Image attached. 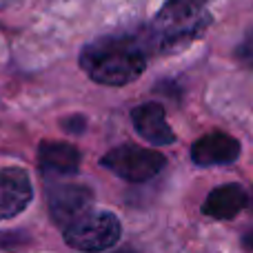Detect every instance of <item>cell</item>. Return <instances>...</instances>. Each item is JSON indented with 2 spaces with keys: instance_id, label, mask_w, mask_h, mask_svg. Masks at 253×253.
Masks as SVG:
<instances>
[{
  "instance_id": "7c38bea8",
  "label": "cell",
  "mask_w": 253,
  "mask_h": 253,
  "mask_svg": "<svg viewBox=\"0 0 253 253\" xmlns=\"http://www.w3.org/2000/svg\"><path fill=\"white\" fill-rule=\"evenodd\" d=\"M242 245H245L247 249H249V251L253 253V227H251L249 231L245 233V238H242Z\"/></svg>"
},
{
  "instance_id": "30bf717a",
  "label": "cell",
  "mask_w": 253,
  "mask_h": 253,
  "mask_svg": "<svg viewBox=\"0 0 253 253\" xmlns=\"http://www.w3.org/2000/svg\"><path fill=\"white\" fill-rule=\"evenodd\" d=\"M80 151L69 142H42L38 149V165L44 175H71L80 167Z\"/></svg>"
},
{
  "instance_id": "52a82bcc",
  "label": "cell",
  "mask_w": 253,
  "mask_h": 253,
  "mask_svg": "<svg viewBox=\"0 0 253 253\" xmlns=\"http://www.w3.org/2000/svg\"><path fill=\"white\" fill-rule=\"evenodd\" d=\"M240 158V142L224 131L202 135L191 147V160L198 167H218L231 165Z\"/></svg>"
},
{
  "instance_id": "4fadbf2b",
  "label": "cell",
  "mask_w": 253,
  "mask_h": 253,
  "mask_svg": "<svg viewBox=\"0 0 253 253\" xmlns=\"http://www.w3.org/2000/svg\"><path fill=\"white\" fill-rule=\"evenodd\" d=\"M180 2H187V4H193V7H202L207 0H180Z\"/></svg>"
},
{
  "instance_id": "8992f818",
  "label": "cell",
  "mask_w": 253,
  "mask_h": 253,
  "mask_svg": "<svg viewBox=\"0 0 253 253\" xmlns=\"http://www.w3.org/2000/svg\"><path fill=\"white\" fill-rule=\"evenodd\" d=\"M34 198L29 173L20 167L0 169V220L20 215Z\"/></svg>"
},
{
  "instance_id": "5bb4252c",
  "label": "cell",
  "mask_w": 253,
  "mask_h": 253,
  "mask_svg": "<svg viewBox=\"0 0 253 253\" xmlns=\"http://www.w3.org/2000/svg\"><path fill=\"white\" fill-rule=\"evenodd\" d=\"M16 0H0V9H4V7H9V4H13Z\"/></svg>"
},
{
  "instance_id": "ba28073f",
  "label": "cell",
  "mask_w": 253,
  "mask_h": 253,
  "mask_svg": "<svg viewBox=\"0 0 253 253\" xmlns=\"http://www.w3.org/2000/svg\"><path fill=\"white\" fill-rule=\"evenodd\" d=\"M131 123L133 129L142 135L147 142L156 147H167L175 142V133L165 118V109L158 102H144L131 111Z\"/></svg>"
},
{
  "instance_id": "7a4b0ae2",
  "label": "cell",
  "mask_w": 253,
  "mask_h": 253,
  "mask_svg": "<svg viewBox=\"0 0 253 253\" xmlns=\"http://www.w3.org/2000/svg\"><path fill=\"white\" fill-rule=\"evenodd\" d=\"M209 20V13L202 7L167 0L149 27L147 42L158 51H173L205 34Z\"/></svg>"
},
{
  "instance_id": "277c9868",
  "label": "cell",
  "mask_w": 253,
  "mask_h": 253,
  "mask_svg": "<svg viewBox=\"0 0 253 253\" xmlns=\"http://www.w3.org/2000/svg\"><path fill=\"white\" fill-rule=\"evenodd\" d=\"M100 162L105 169H109L118 178L135 184L156 178L167 165L160 151H151V149L138 147V144H123V147L111 149Z\"/></svg>"
},
{
  "instance_id": "8fae6325",
  "label": "cell",
  "mask_w": 253,
  "mask_h": 253,
  "mask_svg": "<svg viewBox=\"0 0 253 253\" xmlns=\"http://www.w3.org/2000/svg\"><path fill=\"white\" fill-rule=\"evenodd\" d=\"M236 58H238V62H242L245 67H253V29L247 31L242 42L236 47Z\"/></svg>"
},
{
  "instance_id": "3957f363",
  "label": "cell",
  "mask_w": 253,
  "mask_h": 253,
  "mask_svg": "<svg viewBox=\"0 0 253 253\" xmlns=\"http://www.w3.org/2000/svg\"><path fill=\"white\" fill-rule=\"evenodd\" d=\"M120 220L109 211H96V213H84L78 220L65 227V242L71 249L98 253L111 249L120 240Z\"/></svg>"
},
{
  "instance_id": "6da1fadb",
  "label": "cell",
  "mask_w": 253,
  "mask_h": 253,
  "mask_svg": "<svg viewBox=\"0 0 253 253\" xmlns=\"http://www.w3.org/2000/svg\"><path fill=\"white\" fill-rule=\"evenodd\" d=\"M147 38L138 36H105L89 42L80 53L83 71L100 84L123 87L133 83L147 69Z\"/></svg>"
},
{
  "instance_id": "5b68a950",
  "label": "cell",
  "mask_w": 253,
  "mask_h": 253,
  "mask_svg": "<svg viewBox=\"0 0 253 253\" xmlns=\"http://www.w3.org/2000/svg\"><path fill=\"white\" fill-rule=\"evenodd\" d=\"M93 205V191L87 184H60L49 193V213L58 227L65 229Z\"/></svg>"
},
{
  "instance_id": "9c48e42d",
  "label": "cell",
  "mask_w": 253,
  "mask_h": 253,
  "mask_svg": "<svg viewBox=\"0 0 253 253\" xmlns=\"http://www.w3.org/2000/svg\"><path fill=\"white\" fill-rule=\"evenodd\" d=\"M247 202H249V196H247L245 187L229 182L222 187H215L207 196L205 205H202V213L213 220H231L245 209Z\"/></svg>"
}]
</instances>
